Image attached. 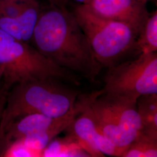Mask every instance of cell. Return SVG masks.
I'll list each match as a JSON object with an SVG mask.
<instances>
[{"label":"cell","mask_w":157,"mask_h":157,"mask_svg":"<svg viewBox=\"0 0 157 157\" xmlns=\"http://www.w3.org/2000/svg\"><path fill=\"white\" fill-rule=\"evenodd\" d=\"M32 41L58 66L91 82L102 68L73 12L67 7L50 4L41 9Z\"/></svg>","instance_id":"obj_1"},{"label":"cell","mask_w":157,"mask_h":157,"mask_svg":"<svg viewBox=\"0 0 157 157\" xmlns=\"http://www.w3.org/2000/svg\"><path fill=\"white\" fill-rule=\"evenodd\" d=\"M56 79L18 83L9 90L0 124V135L13 121L29 114L61 117L75 106L78 93ZM3 144V143H2Z\"/></svg>","instance_id":"obj_2"},{"label":"cell","mask_w":157,"mask_h":157,"mask_svg":"<svg viewBox=\"0 0 157 157\" xmlns=\"http://www.w3.org/2000/svg\"><path fill=\"white\" fill-rule=\"evenodd\" d=\"M0 67L3 84L10 89L18 83L56 79L78 84L76 75L59 67L29 43L16 39L0 29Z\"/></svg>","instance_id":"obj_3"},{"label":"cell","mask_w":157,"mask_h":157,"mask_svg":"<svg viewBox=\"0 0 157 157\" xmlns=\"http://www.w3.org/2000/svg\"><path fill=\"white\" fill-rule=\"evenodd\" d=\"M72 12L102 67H112L129 52L138 50L139 34L129 25L100 17L84 5H76Z\"/></svg>","instance_id":"obj_4"},{"label":"cell","mask_w":157,"mask_h":157,"mask_svg":"<svg viewBox=\"0 0 157 157\" xmlns=\"http://www.w3.org/2000/svg\"><path fill=\"white\" fill-rule=\"evenodd\" d=\"M88 97L98 128L122 157L141 130L137 102L108 95L101 90L94 92Z\"/></svg>","instance_id":"obj_5"},{"label":"cell","mask_w":157,"mask_h":157,"mask_svg":"<svg viewBox=\"0 0 157 157\" xmlns=\"http://www.w3.org/2000/svg\"><path fill=\"white\" fill-rule=\"evenodd\" d=\"M104 93L137 102L142 95L157 94V54L141 52L135 59L108 67Z\"/></svg>","instance_id":"obj_6"},{"label":"cell","mask_w":157,"mask_h":157,"mask_svg":"<svg viewBox=\"0 0 157 157\" xmlns=\"http://www.w3.org/2000/svg\"><path fill=\"white\" fill-rule=\"evenodd\" d=\"M83 107L82 98L77 101L69 112L61 117L53 118L43 114L33 113L13 121L6 127L3 133L4 150L13 142L21 140L29 135L57 128L65 130L82 111Z\"/></svg>","instance_id":"obj_7"},{"label":"cell","mask_w":157,"mask_h":157,"mask_svg":"<svg viewBox=\"0 0 157 157\" xmlns=\"http://www.w3.org/2000/svg\"><path fill=\"white\" fill-rule=\"evenodd\" d=\"M84 107L67 129L91 157H103L104 155L121 157L118 149L102 135L98 128L90 109L88 95L83 97Z\"/></svg>","instance_id":"obj_8"},{"label":"cell","mask_w":157,"mask_h":157,"mask_svg":"<svg viewBox=\"0 0 157 157\" xmlns=\"http://www.w3.org/2000/svg\"><path fill=\"white\" fill-rule=\"evenodd\" d=\"M84 6L100 17L129 25L138 34L150 15L144 0H91Z\"/></svg>","instance_id":"obj_9"},{"label":"cell","mask_w":157,"mask_h":157,"mask_svg":"<svg viewBox=\"0 0 157 157\" xmlns=\"http://www.w3.org/2000/svg\"><path fill=\"white\" fill-rule=\"evenodd\" d=\"M41 11L36 0H29L22 13L15 17H0V29L24 43L32 41L34 30Z\"/></svg>","instance_id":"obj_10"},{"label":"cell","mask_w":157,"mask_h":157,"mask_svg":"<svg viewBox=\"0 0 157 157\" xmlns=\"http://www.w3.org/2000/svg\"><path fill=\"white\" fill-rule=\"evenodd\" d=\"M141 132L157 137V94L142 95L137 100Z\"/></svg>","instance_id":"obj_11"},{"label":"cell","mask_w":157,"mask_h":157,"mask_svg":"<svg viewBox=\"0 0 157 157\" xmlns=\"http://www.w3.org/2000/svg\"><path fill=\"white\" fill-rule=\"evenodd\" d=\"M89 154L72 135L55 137L41 152V157H87Z\"/></svg>","instance_id":"obj_12"},{"label":"cell","mask_w":157,"mask_h":157,"mask_svg":"<svg viewBox=\"0 0 157 157\" xmlns=\"http://www.w3.org/2000/svg\"><path fill=\"white\" fill-rule=\"evenodd\" d=\"M157 157V137L141 131L122 155V157Z\"/></svg>","instance_id":"obj_13"},{"label":"cell","mask_w":157,"mask_h":157,"mask_svg":"<svg viewBox=\"0 0 157 157\" xmlns=\"http://www.w3.org/2000/svg\"><path fill=\"white\" fill-rule=\"evenodd\" d=\"M137 47L140 53L157 52V11L146 20L137 39Z\"/></svg>","instance_id":"obj_14"},{"label":"cell","mask_w":157,"mask_h":157,"mask_svg":"<svg viewBox=\"0 0 157 157\" xmlns=\"http://www.w3.org/2000/svg\"><path fill=\"white\" fill-rule=\"evenodd\" d=\"M64 130L53 129L29 135L21 140L25 145L35 150L41 151L47 146L51 141L56 137Z\"/></svg>","instance_id":"obj_15"},{"label":"cell","mask_w":157,"mask_h":157,"mask_svg":"<svg viewBox=\"0 0 157 157\" xmlns=\"http://www.w3.org/2000/svg\"><path fill=\"white\" fill-rule=\"evenodd\" d=\"M41 152L29 148L21 140H17L7 146L0 157H41Z\"/></svg>","instance_id":"obj_16"},{"label":"cell","mask_w":157,"mask_h":157,"mask_svg":"<svg viewBox=\"0 0 157 157\" xmlns=\"http://www.w3.org/2000/svg\"><path fill=\"white\" fill-rule=\"evenodd\" d=\"M29 0H0V17H15L19 15Z\"/></svg>","instance_id":"obj_17"},{"label":"cell","mask_w":157,"mask_h":157,"mask_svg":"<svg viewBox=\"0 0 157 157\" xmlns=\"http://www.w3.org/2000/svg\"><path fill=\"white\" fill-rule=\"evenodd\" d=\"M10 90L8 87H7L5 84H3L2 87L0 89V124H1V118L2 115V113L4 111V109L6 107V98L9 90ZM4 147H3V144H2V141L1 137L0 135V156L3 151Z\"/></svg>","instance_id":"obj_18"},{"label":"cell","mask_w":157,"mask_h":157,"mask_svg":"<svg viewBox=\"0 0 157 157\" xmlns=\"http://www.w3.org/2000/svg\"><path fill=\"white\" fill-rule=\"evenodd\" d=\"M50 5L60 7H67V0H47Z\"/></svg>","instance_id":"obj_19"},{"label":"cell","mask_w":157,"mask_h":157,"mask_svg":"<svg viewBox=\"0 0 157 157\" xmlns=\"http://www.w3.org/2000/svg\"><path fill=\"white\" fill-rule=\"evenodd\" d=\"M73 1L77 3V5H86L90 2L91 0H73Z\"/></svg>","instance_id":"obj_20"},{"label":"cell","mask_w":157,"mask_h":157,"mask_svg":"<svg viewBox=\"0 0 157 157\" xmlns=\"http://www.w3.org/2000/svg\"><path fill=\"white\" fill-rule=\"evenodd\" d=\"M3 76H4V69L2 67H0V89L2 87L3 83Z\"/></svg>","instance_id":"obj_21"}]
</instances>
